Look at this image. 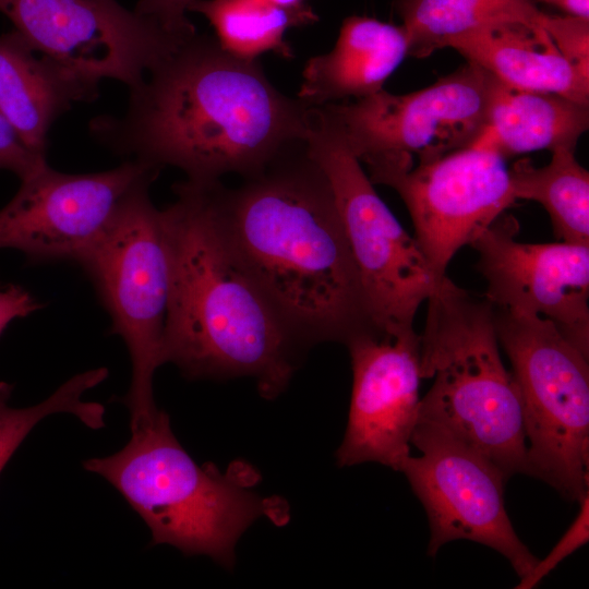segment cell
<instances>
[{
	"label": "cell",
	"instance_id": "cell-1",
	"mask_svg": "<svg viewBox=\"0 0 589 589\" xmlns=\"http://www.w3.org/2000/svg\"><path fill=\"white\" fill-rule=\"evenodd\" d=\"M310 108L276 89L259 60L195 34L130 89L123 116L97 117L91 130L118 154L216 182L253 176L304 139Z\"/></svg>",
	"mask_w": 589,
	"mask_h": 589
},
{
	"label": "cell",
	"instance_id": "cell-2",
	"mask_svg": "<svg viewBox=\"0 0 589 589\" xmlns=\"http://www.w3.org/2000/svg\"><path fill=\"white\" fill-rule=\"evenodd\" d=\"M215 203L231 248L306 346L380 334L329 182L305 139L237 189L217 182Z\"/></svg>",
	"mask_w": 589,
	"mask_h": 589
},
{
	"label": "cell",
	"instance_id": "cell-3",
	"mask_svg": "<svg viewBox=\"0 0 589 589\" xmlns=\"http://www.w3.org/2000/svg\"><path fill=\"white\" fill-rule=\"evenodd\" d=\"M217 182H178L175 202L160 209L170 266L165 361L194 380L252 377L261 396L274 399L306 345L226 238Z\"/></svg>",
	"mask_w": 589,
	"mask_h": 589
},
{
	"label": "cell",
	"instance_id": "cell-4",
	"mask_svg": "<svg viewBox=\"0 0 589 589\" xmlns=\"http://www.w3.org/2000/svg\"><path fill=\"white\" fill-rule=\"evenodd\" d=\"M131 432L121 450L83 467L120 492L149 528L153 545L208 555L231 568L236 544L250 525L262 516L286 521L285 502L250 489L259 478L251 466L235 464L221 472L214 464L199 465L176 438L165 411Z\"/></svg>",
	"mask_w": 589,
	"mask_h": 589
},
{
	"label": "cell",
	"instance_id": "cell-5",
	"mask_svg": "<svg viewBox=\"0 0 589 589\" xmlns=\"http://www.w3.org/2000/svg\"><path fill=\"white\" fill-rule=\"evenodd\" d=\"M420 335L418 422L444 428L485 455L508 480L526 473L527 436L518 385L500 352L493 305L445 276L426 300Z\"/></svg>",
	"mask_w": 589,
	"mask_h": 589
},
{
	"label": "cell",
	"instance_id": "cell-6",
	"mask_svg": "<svg viewBox=\"0 0 589 589\" xmlns=\"http://www.w3.org/2000/svg\"><path fill=\"white\" fill-rule=\"evenodd\" d=\"M493 316L521 397L525 474L579 502L589 493V357L546 318L494 306Z\"/></svg>",
	"mask_w": 589,
	"mask_h": 589
},
{
	"label": "cell",
	"instance_id": "cell-7",
	"mask_svg": "<svg viewBox=\"0 0 589 589\" xmlns=\"http://www.w3.org/2000/svg\"><path fill=\"white\" fill-rule=\"evenodd\" d=\"M145 183L121 204L104 232L76 260L92 280L130 353L131 385L122 401L131 429L157 411L153 381L164 363L170 266L160 209Z\"/></svg>",
	"mask_w": 589,
	"mask_h": 589
},
{
	"label": "cell",
	"instance_id": "cell-8",
	"mask_svg": "<svg viewBox=\"0 0 589 589\" xmlns=\"http://www.w3.org/2000/svg\"><path fill=\"white\" fill-rule=\"evenodd\" d=\"M305 145L326 176L375 329L396 336L440 284L417 241L378 196L324 106L309 111Z\"/></svg>",
	"mask_w": 589,
	"mask_h": 589
},
{
	"label": "cell",
	"instance_id": "cell-9",
	"mask_svg": "<svg viewBox=\"0 0 589 589\" xmlns=\"http://www.w3.org/2000/svg\"><path fill=\"white\" fill-rule=\"evenodd\" d=\"M498 80L466 62L408 94L384 89L350 103L323 105L376 184L385 176L470 146L481 134Z\"/></svg>",
	"mask_w": 589,
	"mask_h": 589
},
{
	"label": "cell",
	"instance_id": "cell-10",
	"mask_svg": "<svg viewBox=\"0 0 589 589\" xmlns=\"http://www.w3.org/2000/svg\"><path fill=\"white\" fill-rule=\"evenodd\" d=\"M399 470L421 502L429 522L428 554L452 541L483 544L503 555L519 579L536 565L505 508L503 472L480 450L444 428L418 422Z\"/></svg>",
	"mask_w": 589,
	"mask_h": 589
},
{
	"label": "cell",
	"instance_id": "cell-11",
	"mask_svg": "<svg viewBox=\"0 0 589 589\" xmlns=\"http://www.w3.org/2000/svg\"><path fill=\"white\" fill-rule=\"evenodd\" d=\"M0 12L37 52L89 82L130 89L189 39L117 0H0Z\"/></svg>",
	"mask_w": 589,
	"mask_h": 589
},
{
	"label": "cell",
	"instance_id": "cell-12",
	"mask_svg": "<svg viewBox=\"0 0 589 589\" xmlns=\"http://www.w3.org/2000/svg\"><path fill=\"white\" fill-rule=\"evenodd\" d=\"M159 170L137 159L89 173H65L47 164L22 180L0 209V249L17 250L35 263H75L123 201Z\"/></svg>",
	"mask_w": 589,
	"mask_h": 589
},
{
	"label": "cell",
	"instance_id": "cell-13",
	"mask_svg": "<svg viewBox=\"0 0 589 589\" xmlns=\"http://www.w3.org/2000/svg\"><path fill=\"white\" fill-rule=\"evenodd\" d=\"M378 184L393 188L405 203L413 238L438 281L454 255L517 201L505 159L476 145L418 163Z\"/></svg>",
	"mask_w": 589,
	"mask_h": 589
},
{
	"label": "cell",
	"instance_id": "cell-14",
	"mask_svg": "<svg viewBox=\"0 0 589 589\" xmlns=\"http://www.w3.org/2000/svg\"><path fill=\"white\" fill-rule=\"evenodd\" d=\"M519 224L502 214L470 245L494 306L551 321L589 357V245L526 243Z\"/></svg>",
	"mask_w": 589,
	"mask_h": 589
},
{
	"label": "cell",
	"instance_id": "cell-15",
	"mask_svg": "<svg viewBox=\"0 0 589 589\" xmlns=\"http://www.w3.org/2000/svg\"><path fill=\"white\" fill-rule=\"evenodd\" d=\"M352 390L339 467L378 462L396 471L410 455L420 407V335L365 333L350 339Z\"/></svg>",
	"mask_w": 589,
	"mask_h": 589
},
{
	"label": "cell",
	"instance_id": "cell-16",
	"mask_svg": "<svg viewBox=\"0 0 589 589\" xmlns=\"http://www.w3.org/2000/svg\"><path fill=\"white\" fill-rule=\"evenodd\" d=\"M97 92L98 84L37 52L15 29L0 35V111L35 153L46 156L53 122Z\"/></svg>",
	"mask_w": 589,
	"mask_h": 589
},
{
	"label": "cell",
	"instance_id": "cell-17",
	"mask_svg": "<svg viewBox=\"0 0 589 589\" xmlns=\"http://www.w3.org/2000/svg\"><path fill=\"white\" fill-rule=\"evenodd\" d=\"M408 51L401 25L350 16L344 21L333 49L305 63L297 98L311 106H323L375 94L383 89Z\"/></svg>",
	"mask_w": 589,
	"mask_h": 589
},
{
	"label": "cell",
	"instance_id": "cell-18",
	"mask_svg": "<svg viewBox=\"0 0 589 589\" xmlns=\"http://www.w3.org/2000/svg\"><path fill=\"white\" fill-rule=\"evenodd\" d=\"M447 47L509 87L589 105V75L560 53L545 31L504 23L460 35Z\"/></svg>",
	"mask_w": 589,
	"mask_h": 589
},
{
	"label": "cell",
	"instance_id": "cell-19",
	"mask_svg": "<svg viewBox=\"0 0 589 589\" xmlns=\"http://www.w3.org/2000/svg\"><path fill=\"white\" fill-rule=\"evenodd\" d=\"M588 128L589 105L556 94L516 89L498 81L485 125L472 145L504 159L540 149H576Z\"/></svg>",
	"mask_w": 589,
	"mask_h": 589
},
{
	"label": "cell",
	"instance_id": "cell-20",
	"mask_svg": "<svg viewBox=\"0 0 589 589\" xmlns=\"http://www.w3.org/2000/svg\"><path fill=\"white\" fill-rule=\"evenodd\" d=\"M408 56L425 58L456 37L483 27L519 23L544 31L545 13L532 0H397Z\"/></svg>",
	"mask_w": 589,
	"mask_h": 589
},
{
	"label": "cell",
	"instance_id": "cell-21",
	"mask_svg": "<svg viewBox=\"0 0 589 589\" xmlns=\"http://www.w3.org/2000/svg\"><path fill=\"white\" fill-rule=\"evenodd\" d=\"M508 172L515 199L540 203L557 239L589 245V172L577 161L575 149L552 151L543 167L520 159Z\"/></svg>",
	"mask_w": 589,
	"mask_h": 589
},
{
	"label": "cell",
	"instance_id": "cell-22",
	"mask_svg": "<svg viewBox=\"0 0 589 589\" xmlns=\"http://www.w3.org/2000/svg\"><path fill=\"white\" fill-rule=\"evenodd\" d=\"M189 11L207 19L225 51L245 60H257L265 52L292 58L287 29L317 20L310 7L287 10L265 0H194Z\"/></svg>",
	"mask_w": 589,
	"mask_h": 589
},
{
	"label": "cell",
	"instance_id": "cell-23",
	"mask_svg": "<svg viewBox=\"0 0 589 589\" xmlns=\"http://www.w3.org/2000/svg\"><path fill=\"white\" fill-rule=\"evenodd\" d=\"M107 376L106 368L76 374L47 399L27 408L10 407L12 385L0 382V472L33 428L50 414L71 413L91 429L104 428L105 407L98 402L85 401L82 397Z\"/></svg>",
	"mask_w": 589,
	"mask_h": 589
},
{
	"label": "cell",
	"instance_id": "cell-24",
	"mask_svg": "<svg viewBox=\"0 0 589 589\" xmlns=\"http://www.w3.org/2000/svg\"><path fill=\"white\" fill-rule=\"evenodd\" d=\"M579 512L566 532L542 560L537 561L530 573L519 579L516 589L537 587L558 564L589 541V493L579 502Z\"/></svg>",
	"mask_w": 589,
	"mask_h": 589
},
{
	"label": "cell",
	"instance_id": "cell-25",
	"mask_svg": "<svg viewBox=\"0 0 589 589\" xmlns=\"http://www.w3.org/2000/svg\"><path fill=\"white\" fill-rule=\"evenodd\" d=\"M543 28L560 53L589 75V20L573 15H544Z\"/></svg>",
	"mask_w": 589,
	"mask_h": 589
},
{
	"label": "cell",
	"instance_id": "cell-26",
	"mask_svg": "<svg viewBox=\"0 0 589 589\" xmlns=\"http://www.w3.org/2000/svg\"><path fill=\"white\" fill-rule=\"evenodd\" d=\"M46 165V156L27 147L0 111V169L15 173L22 181Z\"/></svg>",
	"mask_w": 589,
	"mask_h": 589
},
{
	"label": "cell",
	"instance_id": "cell-27",
	"mask_svg": "<svg viewBox=\"0 0 589 589\" xmlns=\"http://www.w3.org/2000/svg\"><path fill=\"white\" fill-rule=\"evenodd\" d=\"M194 0H140L134 11L168 33L188 39L196 34L195 26L187 17Z\"/></svg>",
	"mask_w": 589,
	"mask_h": 589
},
{
	"label": "cell",
	"instance_id": "cell-28",
	"mask_svg": "<svg viewBox=\"0 0 589 589\" xmlns=\"http://www.w3.org/2000/svg\"><path fill=\"white\" fill-rule=\"evenodd\" d=\"M38 302L23 288L10 286L0 289V335L16 318L39 309Z\"/></svg>",
	"mask_w": 589,
	"mask_h": 589
},
{
	"label": "cell",
	"instance_id": "cell-29",
	"mask_svg": "<svg viewBox=\"0 0 589 589\" xmlns=\"http://www.w3.org/2000/svg\"><path fill=\"white\" fill-rule=\"evenodd\" d=\"M561 9L567 15L589 20V0H532Z\"/></svg>",
	"mask_w": 589,
	"mask_h": 589
},
{
	"label": "cell",
	"instance_id": "cell-30",
	"mask_svg": "<svg viewBox=\"0 0 589 589\" xmlns=\"http://www.w3.org/2000/svg\"><path fill=\"white\" fill-rule=\"evenodd\" d=\"M272 4L287 10H301L308 8L305 0H265Z\"/></svg>",
	"mask_w": 589,
	"mask_h": 589
}]
</instances>
